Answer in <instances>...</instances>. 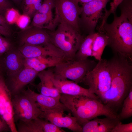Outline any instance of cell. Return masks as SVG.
Here are the masks:
<instances>
[{"label": "cell", "instance_id": "cell-2", "mask_svg": "<svg viewBox=\"0 0 132 132\" xmlns=\"http://www.w3.org/2000/svg\"><path fill=\"white\" fill-rule=\"evenodd\" d=\"M131 62L127 58L118 54L107 60L111 77V86L98 97L102 103L116 112L132 88Z\"/></svg>", "mask_w": 132, "mask_h": 132}, {"label": "cell", "instance_id": "cell-17", "mask_svg": "<svg viewBox=\"0 0 132 132\" xmlns=\"http://www.w3.org/2000/svg\"><path fill=\"white\" fill-rule=\"evenodd\" d=\"M23 91L33 99L42 111L56 109L68 110L60 101V99L54 98L38 93L28 87Z\"/></svg>", "mask_w": 132, "mask_h": 132}, {"label": "cell", "instance_id": "cell-26", "mask_svg": "<svg viewBox=\"0 0 132 132\" xmlns=\"http://www.w3.org/2000/svg\"><path fill=\"white\" fill-rule=\"evenodd\" d=\"M123 102L121 112L118 115L120 120L130 118L132 116V88Z\"/></svg>", "mask_w": 132, "mask_h": 132}, {"label": "cell", "instance_id": "cell-7", "mask_svg": "<svg viewBox=\"0 0 132 132\" xmlns=\"http://www.w3.org/2000/svg\"><path fill=\"white\" fill-rule=\"evenodd\" d=\"M13 118L15 122H25L39 118L42 111L34 100L23 91L12 96Z\"/></svg>", "mask_w": 132, "mask_h": 132}, {"label": "cell", "instance_id": "cell-21", "mask_svg": "<svg viewBox=\"0 0 132 132\" xmlns=\"http://www.w3.org/2000/svg\"><path fill=\"white\" fill-rule=\"evenodd\" d=\"M33 17L29 26H35L52 31L55 30L58 24L53 18L52 13L46 14L37 12Z\"/></svg>", "mask_w": 132, "mask_h": 132}, {"label": "cell", "instance_id": "cell-31", "mask_svg": "<svg viewBox=\"0 0 132 132\" xmlns=\"http://www.w3.org/2000/svg\"><path fill=\"white\" fill-rule=\"evenodd\" d=\"M132 122L123 124L120 121L112 130L111 132H132Z\"/></svg>", "mask_w": 132, "mask_h": 132}, {"label": "cell", "instance_id": "cell-3", "mask_svg": "<svg viewBox=\"0 0 132 132\" xmlns=\"http://www.w3.org/2000/svg\"><path fill=\"white\" fill-rule=\"evenodd\" d=\"M61 101L81 125L100 116L118 118L116 112L99 100L83 95H63Z\"/></svg>", "mask_w": 132, "mask_h": 132}, {"label": "cell", "instance_id": "cell-34", "mask_svg": "<svg viewBox=\"0 0 132 132\" xmlns=\"http://www.w3.org/2000/svg\"><path fill=\"white\" fill-rule=\"evenodd\" d=\"M11 131L8 124L0 115V132Z\"/></svg>", "mask_w": 132, "mask_h": 132}, {"label": "cell", "instance_id": "cell-35", "mask_svg": "<svg viewBox=\"0 0 132 132\" xmlns=\"http://www.w3.org/2000/svg\"><path fill=\"white\" fill-rule=\"evenodd\" d=\"M0 34L6 37H9L11 35V32L10 29L0 25Z\"/></svg>", "mask_w": 132, "mask_h": 132}, {"label": "cell", "instance_id": "cell-1", "mask_svg": "<svg viewBox=\"0 0 132 132\" xmlns=\"http://www.w3.org/2000/svg\"><path fill=\"white\" fill-rule=\"evenodd\" d=\"M118 6L120 15L118 16L115 12L112 22L109 24L106 22L98 30L107 35L108 45L115 54L132 61V0H123Z\"/></svg>", "mask_w": 132, "mask_h": 132}, {"label": "cell", "instance_id": "cell-14", "mask_svg": "<svg viewBox=\"0 0 132 132\" xmlns=\"http://www.w3.org/2000/svg\"><path fill=\"white\" fill-rule=\"evenodd\" d=\"M17 48L26 58L51 56L65 59L63 53L51 42L43 45H23Z\"/></svg>", "mask_w": 132, "mask_h": 132}, {"label": "cell", "instance_id": "cell-29", "mask_svg": "<svg viewBox=\"0 0 132 132\" xmlns=\"http://www.w3.org/2000/svg\"><path fill=\"white\" fill-rule=\"evenodd\" d=\"M14 47L10 41L0 35V56Z\"/></svg>", "mask_w": 132, "mask_h": 132}, {"label": "cell", "instance_id": "cell-13", "mask_svg": "<svg viewBox=\"0 0 132 132\" xmlns=\"http://www.w3.org/2000/svg\"><path fill=\"white\" fill-rule=\"evenodd\" d=\"M19 46L23 45H43L51 42L47 31L35 26H29L20 33Z\"/></svg>", "mask_w": 132, "mask_h": 132}, {"label": "cell", "instance_id": "cell-32", "mask_svg": "<svg viewBox=\"0 0 132 132\" xmlns=\"http://www.w3.org/2000/svg\"><path fill=\"white\" fill-rule=\"evenodd\" d=\"M30 18L27 15L23 14L20 15L16 23L20 28L24 29L28 27L30 22Z\"/></svg>", "mask_w": 132, "mask_h": 132}, {"label": "cell", "instance_id": "cell-24", "mask_svg": "<svg viewBox=\"0 0 132 132\" xmlns=\"http://www.w3.org/2000/svg\"><path fill=\"white\" fill-rule=\"evenodd\" d=\"M41 118H38L27 121H19L18 132H43L41 124Z\"/></svg>", "mask_w": 132, "mask_h": 132}, {"label": "cell", "instance_id": "cell-25", "mask_svg": "<svg viewBox=\"0 0 132 132\" xmlns=\"http://www.w3.org/2000/svg\"><path fill=\"white\" fill-rule=\"evenodd\" d=\"M43 0H22L21 5L23 14L33 17L40 8Z\"/></svg>", "mask_w": 132, "mask_h": 132}, {"label": "cell", "instance_id": "cell-11", "mask_svg": "<svg viewBox=\"0 0 132 132\" xmlns=\"http://www.w3.org/2000/svg\"><path fill=\"white\" fill-rule=\"evenodd\" d=\"M64 109L42 111L39 118L47 120L59 128H67L75 132H82L81 126L77 119L70 114L65 115Z\"/></svg>", "mask_w": 132, "mask_h": 132}, {"label": "cell", "instance_id": "cell-8", "mask_svg": "<svg viewBox=\"0 0 132 132\" xmlns=\"http://www.w3.org/2000/svg\"><path fill=\"white\" fill-rule=\"evenodd\" d=\"M55 15L58 23L63 22L79 31L81 7L77 0H54Z\"/></svg>", "mask_w": 132, "mask_h": 132}, {"label": "cell", "instance_id": "cell-38", "mask_svg": "<svg viewBox=\"0 0 132 132\" xmlns=\"http://www.w3.org/2000/svg\"><path fill=\"white\" fill-rule=\"evenodd\" d=\"M11 0L14 3L17 4H19L20 3H21L22 1V0Z\"/></svg>", "mask_w": 132, "mask_h": 132}, {"label": "cell", "instance_id": "cell-5", "mask_svg": "<svg viewBox=\"0 0 132 132\" xmlns=\"http://www.w3.org/2000/svg\"><path fill=\"white\" fill-rule=\"evenodd\" d=\"M94 60L66 61L52 67L55 78L71 80L77 84L82 82L86 75L96 66Z\"/></svg>", "mask_w": 132, "mask_h": 132}, {"label": "cell", "instance_id": "cell-16", "mask_svg": "<svg viewBox=\"0 0 132 132\" xmlns=\"http://www.w3.org/2000/svg\"><path fill=\"white\" fill-rule=\"evenodd\" d=\"M52 80L55 86L61 94L71 96H85L99 100L98 97L91 93L88 89L80 86L72 81L56 79L54 78V75Z\"/></svg>", "mask_w": 132, "mask_h": 132}, {"label": "cell", "instance_id": "cell-22", "mask_svg": "<svg viewBox=\"0 0 132 132\" xmlns=\"http://www.w3.org/2000/svg\"><path fill=\"white\" fill-rule=\"evenodd\" d=\"M97 33L95 32L90 33L84 38L76 53L75 60H85L88 58V57L91 56L93 43Z\"/></svg>", "mask_w": 132, "mask_h": 132}, {"label": "cell", "instance_id": "cell-33", "mask_svg": "<svg viewBox=\"0 0 132 132\" xmlns=\"http://www.w3.org/2000/svg\"><path fill=\"white\" fill-rule=\"evenodd\" d=\"M12 5L9 0H0V13L5 14L7 10L11 8Z\"/></svg>", "mask_w": 132, "mask_h": 132}, {"label": "cell", "instance_id": "cell-15", "mask_svg": "<svg viewBox=\"0 0 132 132\" xmlns=\"http://www.w3.org/2000/svg\"><path fill=\"white\" fill-rule=\"evenodd\" d=\"M3 73L7 76L24 67L26 58L17 48L14 47L0 56Z\"/></svg>", "mask_w": 132, "mask_h": 132}, {"label": "cell", "instance_id": "cell-12", "mask_svg": "<svg viewBox=\"0 0 132 132\" xmlns=\"http://www.w3.org/2000/svg\"><path fill=\"white\" fill-rule=\"evenodd\" d=\"M39 72L24 67L5 79L6 84L12 96L20 93L24 87L33 82Z\"/></svg>", "mask_w": 132, "mask_h": 132}, {"label": "cell", "instance_id": "cell-10", "mask_svg": "<svg viewBox=\"0 0 132 132\" xmlns=\"http://www.w3.org/2000/svg\"><path fill=\"white\" fill-rule=\"evenodd\" d=\"M12 96L7 87L2 73L0 74V115L11 132H18L13 118Z\"/></svg>", "mask_w": 132, "mask_h": 132}, {"label": "cell", "instance_id": "cell-28", "mask_svg": "<svg viewBox=\"0 0 132 132\" xmlns=\"http://www.w3.org/2000/svg\"><path fill=\"white\" fill-rule=\"evenodd\" d=\"M20 15L17 10L11 7L7 10L5 17L9 24H12L16 23Z\"/></svg>", "mask_w": 132, "mask_h": 132}, {"label": "cell", "instance_id": "cell-39", "mask_svg": "<svg viewBox=\"0 0 132 132\" xmlns=\"http://www.w3.org/2000/svg\"><path fill=\"white\" fill-rule=\"evenodd\" d=\"M3 73L2 69V67L1 64L0 57V74Z\"/></svg>", "mask_w": 132, "mask_h": 132}, {"label": "cell", "instance_id": "cell-37", "mask_svg": "<svg viewBox=\"0 0 132 132\" xmlns=\"http://www.w3.org/2000/svg\"><path fill=\"white\" fill-rule=\"evenodd\" d=\"M81 4L90 1L92 0H77Z\"/></svg>", "mask_w": 132, "mask_h": 132}, {"label": "cell", "instance_id": "cell-9", "mask_svg": "<svg viewBox=\"0 0 132 132\" xmlns=\"http://www.w3.org/2000/svg\"><path fill=\"white\" fill-rule=\"evenodd\" d=\"M109 0H92L82 4L80 22H81L87 29L94 31L98 21L101 17L103 9Z\"/></svg>", "mask_w": 132, "mask_h": 132}, {"label": "cell", "instance_id": "cell-20", "mask_svg": "<svg viewBox=\"0 0 132 132\" xmlns=\"http://www.w3.org/2000/svg\"><path fill=\"white\" fill-rule=\"evenodd\" d=\"M120 121L118 118L106 117L99 119L97 117L87 121L85 126L88 132H111Z\"/></svg>", "mask_w": 132, "mask_h": 132}, {"label": "cell", "instance_id": "cell-27", "mask_svg": "<svg viewBox=\"0 0 132 132\" xmlns=\"http://www.w3.org/2000/svg\"><path fill=\"white\" fill-rule=\"evenodd\" d=\"M41 124L43 132H65L61 128L41 118Z\"/></svg>", "mask_w": 132, "mask_h": 132}, {"label": "cell", "instance_id": "cell-6", "mask_svg": "<svg viewBox=\"0 0 132 132\" xmlns=\"http://www.w3.org/2000/svg\"><path fill=\"white\" fill-rule=\"evenodd\" d=\"M111 81L107 60L101 59L95 67L87 74L82 82L88 86V89L91 93L98 97L109 89Z\"/></svg>", "mask_w": 132, "mask_h": 132}, {"label": "cell", "instance_id": "cell-23", "mask_svg": "<svg viewBox=\"0 0 132 132\" xmlns=\"http://www.w3.org/2000/svg\"><path fill=\"white\" fill-rule=\"evenodd\" d=\"M108 43V38L105 33L98 32L93 42L91 56L100 60L104 50Z\"/></svg>", "mask_w": 132, "mask_h": 132}, {"label": "cell", "instance_id": "cell-36", "mask_svg": "<svg viewBox=\"0 0 132 132\" xmlns=\"http://www.w3.org/2000/svg\"><path fill=\"white\" fill-rule=\"evenodd\" d=\"M0 25L10 29L9 24L7 23L5 17L0 13Z\"/></svg>", "mask_w": 132, "mask_h": 132}, {"label": "cell", "instance_id": "cell-30", "mask_svg": "<svg viewBox=\"0 0 132 132\" xmlns=\"http://www.w3.org/2000/svg\"><path fill=\"white\" fill-rule=\"evenodd\" d=\"M55 8L54 0H43L41 7L38 12L44 13H52V10Z\"/></svg>", "mask_w": 132, "mask_h": 132}, {"label": "cell", "instance_id": "cell-19", "mask_svg": "<svg viewBox=\"0 0 132 132\" xmlns=\"http://www.w3.org/2000/svg\"><path fill=\"white\" fill-rule=\"evenodd\" d=\"M54 74L51 68L38 73L37 76L40 82L38 86L40 93L44 95L60 99L61 94L55 86L52 78Z\"/></svg>", "mask_w": 132, "mask_h": 132}, {"label": "cell", "instance_id": "cell-4", "mask_svg": "<svg viewBox=\"0 0 132 132\" xmlns=\"http://www.w3.org/2000/svg\"><path fill=\"white\" fill-rule=\"evenodd\" d=\"M56 27L54 30L47 31L51 43L63 53L66 61L75 60L84 37L80 31L63 22H59Z\"/></svg>", "mask_w": 132, "mask_h": 132}, {"label": "cell", "instance_id": "cell-18", "mask_svg": "<svg viewBox=\"0 0 132 132\" xmlns=\"http://www.w3.org/2000/svg\"><path fill=\"white\" fill-rule=\"evenodd\" d=\"M66 61L63 58L51 56L26 58L24 67L31 69L39 72L47 68L53 67Z\"/></svg>", "mask_w": 132, "mask_h": 132}]
</instances>
